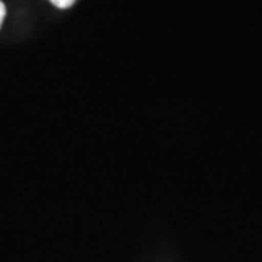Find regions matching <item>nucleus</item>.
Masks as SVG:
<instances>
[{
	"mask_svg": "<svg viewBox=\"0 0 262 262\" xmlns=\"http://www.w3.org/2000/svg\"><path fill=\"white\" fill-rule=\"evenodd\" d=\"M58 9H69L75 5L76 0H50Z\"/></svg>",
	"mask_w": 262,
	"mask_h": 262,
	"instance_id": "1",
	"label": "nucleus"
},
{
	"mask_svg": "<svg viewBox=\"0 0 262 262\" xmlns=\"http://www.w3.org/2000/svg\"><path fill=\"white\" fill-rule=\"evenodd\" d=\"M5 18H6V6H5V3L0 0V28H2V25H3Z\"/></svg>",
	"mask_w": 262,
	"mask_h": 262,
	"instance_id": "2",
	"label": "nucleus"
}]
</instances>
